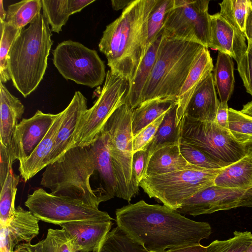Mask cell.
Segmentation results:
<instances>
[{
	"mask_svg": "<svg viewBox=\"0 0 252 252\" xmlns=\"http://www.w3.org/2000/svg\"><path fill=\"white\" fill-rule=\"evenodd\" d=\"M116 222L149 252L199 244L212 233L208 222L191 220L175 209L143 200L117 209Z\"/></svg>",
	"mask_w": 252,
	"mask_h": 252,
	"instance_id": "1",
	"label": "cell"
},
{
	"mask_svg": "<svg viewBox=\"0 0 252 252\" xmlns=\"http://www.w3.org/2000/svg\"><path fill=\"white\" fill-rule=\"evenodd\" d=\"M157 0H134L103 31L98 44L112 72L133 78L145 55L147 24Z\"/></svg>",
	"mask_w": 252,
	"mask_h": 252,
	"instance_id": "2",
	"label": "cell"
},
{
	"mask_svg": "<svg viewBox=\"0 0 252 252\" xmlns=\"http://www.w3.org/2000/svg\"><path fill=\"white\" fill-rule=\"evenodd\" d=\"M49 24L39 13L13 42L8 58L10 79L26 97L35 91L44 75L53 41Z\"/></svg>",
	"mask_w": 252,
	"mask_h": 252,
	"instance_id": "3",
	"label": "cell"
},
{
	"mask_svg": "<svg viewBox=\"0 0 252 252\" xmlns=\"http://www.w3.org/2000/svg\"><path fill=\"white\" fill-rule=\"evenodd\" d=\"M95 171V158L91 145L67 151L48 164L42 173L40 185L51 193L77 200L98 208L111 198L100 189H93L90 179Z\"/></svg>",
	"mask_w": 252,
	"mask_h": 252,
	"instance_id": "4",
	"label": "cell"
},
{
	"mask_svg": "<svg viewBox=\"0 0 252 252\" xmlns=\"http://www.w3.org/2000/svg\"><path fill=\"white\" fill-rule=\"evenodd\" d=\"M204 48L200 44L173 38L162 33L156 60L139 105L157 99H178L195 59Z\"/></svg>",
	"mask_w": 252,
	"mask_h": 252,
	"instance_id": "5",
	"label": "cell"
},
{
	"mask_svg": "<svg viewBox=\"0 0 252 252\" xmlns=\"http://www.w3.org/2000/svg\"><path fill=\"white\" fill-rule=\"evenodd\" d=\"M223 168L210 169L189 163L184 168L172 172L145 176L139 187L150 198L177 210L195 193L214 185L215 178Z\"/></svg>",
	"mask_w": 252,
	"mask_h": 252,
	"instance_id": "6",
	"label": "cell"
},
{
	"mask_svg": "<svg viewBox=\"0 0 252 252\" xmlns=\"http://www.w3.org/2000/svg\"><path fill=\"white\" fill-rule=\"evenodd\" d=\"M132 112L124 102L112 113L102 128L107 135L108 148L117 181V197L128 202L136 195L131 182Z\"/></svg>",
	"mask_w": 252,
	"mask_h": 252,
	"instance_id": "7",
	"label": "cell"
},
{
	"mask_svg": "<svg viewBox=\"0 0 252 252\" xmlns=\"http://www.w3.org/2000/svg\"><path fill=\"white\" fill-rule=\"evenodd\" d=\"M179 126L183 141L204 153L221 167L248 154L246 146L234 140L228 130L221 128L215 121H201L184 115Z\"/></svg>",
	"mask_w": 252,
	"mask_h": 252,
	"instance_id": "8",
	"label": "cell"
},
{
	"mask_svg": "<svg viewBox=\"0 0 252 252\" xmlns=\"http://www.w3.org/2000/svg\"><path fill=\"white\" fill-rule=\"evenodd\" d=\"M128 82L108 70L101 91L93 106L82 115L74 132L70 149L90 145L112 113L125 102Z\"/></svg>",
	"mask_w": 252,
	"mask_h": 252,
	"instance_id": "9",
	"label": "cell"
},
{
	"mask_svg": "<svg viewBox=\"0 0 252 252\" xmlns=\"http://www.w3.org/2000/svg\"><path fill=\"white\" fill-rule=\"evenodd\" d=\"M52 54L54 65L66 80L93 88L105 79V65L97 52L80 42H62Z\"/></svg>",
	"mask_w": 252,
	"mask_h": 252,
	"instance_id": "10",
	"label": "cell"
},
{
	"mask_svg": "<svg viewBox=\"0 0 252 252\" xmlns=\"http://www.w3.org/2000/svg\"><path fill=\"white\" fill-rule=\"evenodd\" d=\"M25 205L39 220L56 225L81 220H113L106 212L77 200L53 195L43 188L29 194Z\"/></svg>",
	"mask_w": 252,
	"mask_h": 252,
	"instance_id": "11",
	"label": "cell"
},
{
	"mask_svg": "<svg viewBox=\"0 0 252 252\" xmlns=\"http://www.w3.org/2000/svg\"><path fill=\"white\" fill-rule=\"evenodd\" d=\"M209 0H174L166 15L163 33L183 41L196 43L208 48L211 40Z\"/></svg>",
	"mask_w": 252,
	"mask_h": 252,
	"instance_id": "12",
	"label": "cell"
},
{
	"mask_svg": "<svg viewBox=\"0 0 252 252\" xmlns=\"http://www.w3.org/2000/svg\"><path fill=\"white\" fill-rule=\"evenodd\" d=\"M238 207H252V188L210 186L187 199L176 210L193 217Z\"/></svg>",
	"mask_w": 252,
	"mask_h": 252,
	"instance_id": "13",
	"label": "cell"
},
{
	"mask_svg": "<svg viewBox=\"0 0 252 252\" xmlns=\"http://www.w3.org/2000/svg\"><path fill=\"white\" fill-rule=\"evenodd\" d=\"M58 114L37 110L28 119H23L16 126L10 145L7 147L14 162L26 160L45 137Z\"/></svg>",
	"mask_w": 252,
	"mask_h": 252,
	"instance_id": "14",
	"label": "cell"
},
{
	"mask_svg": "<svg viewBox=\"0 0 252 252\" xmlns=\"http://www.w3.org/2000/svg\"><path fill=\"white\" fill-rule=\"evenodd\" d=\"M39 220L31 211L18 206L9 222L0 224V252H13L22 243H31L39 232Z\"/></svg>",
	"mask_w": 252,
	"mask_h": 252,
	"instance_id": "15",
	"label": "cell"
},
{
	"mask_svg": "<svg viewBox=\"0 0 252 252\" xmlns=\"http://www.w3.org/2000/svg\"><path fill=\"white\" fill-rule=\"evenodd\" d=\"M210 19L209 48L228 55L237 63L248 48L245 35L234 28L219 13L210 15Z\"/></svg>",
	"mask_w": 252,
	"mask_h": 252,
	"instance_id": "16",
	"label": "cell"
},
{
	"mask_svg": "<svg viewBox=\"0 0 252 252\" xmlns=\"http://www.w3.org/2000/svg\"><path fill=\"white\" fill-rule=\"evenodd\" d=\"M87 109L86 98L80 92H76L68 105L63 110V120L48 159V165L57 160L70 149L78 124Z\"/></svg>",
	"mask_w": 252,
	"mask_h": 252,
	"instance_id": "17",
	"label": "cell"
},
{
	"mask_svg": "<svg viewBox=\"0 0 252 252\" xmlns=\"http://www.w3.org/2000/svg\"><path fill=\"white\" fill-rule=\"evenodd\" d=\"M112 224L111 220H81L60 226L70 236L77 252H93L110 231Z\"/></svg>",
	"mask_w": 252,
	"mask_h": 252,
	"instance_id": "18",
	"label": "cell"
},
{
	"mask_svg": "<svg viewBox=\"0 0 252 252\" xmlns=\"http://www.w3.org/2000/svg\"><path fill=\"white\" fill-rule=\"evenodd\" d=\"M220 101L217 97L212 72L195 90L184 115L201 121L215 122Z\"/></svg>",
	"mask_w": 252,
	"mask_h": 252,
	"instance_id": "19",
	"label": "cell"
},
{
	"mask_svg": "<svg viewBox=\"0 0 252 252\" xmlns=\"http://www.w3.org/2000/svg\"><path fill=\"white\" fill-rule=\"evenodd\" d=\"M213 59L208 48L204 47L195 59L178 97L177 122L184 115L188 103L199 84L214 69Z\"/></svg>",
	"mask_w": 252,
	"mask_h": 252,
	"instance_id": "20",
	"label": "cell"
},
{
	"mask_svg": "<svg viewBox=\"0 0 252 252\" xmlns=\"http://www.w3.org/2000/svg\"><path fill=\"white\" fill-rule=\"evenodd\" d=\"M63 115V111L58 116L47 134L31 156L20 163L19 171L25 182L48 165V159L54 148Z\"/></svg>",
	"mask_w": 252,
	"mask_h": 252,
	"instance_id": "21",
	"label": "cell"
},
{
	"mask_svg": "<svg viewBox=\"0 0 252 252\" xmlns=\"http://www.w3.org/2000/svg\"><path fill=\"white\" fill-rule=\"evenodd\" d=\"M0 142L7 147L10 144L18 122L24 113L25 107L1 82H0Z\"/></svg>",
	"mask_w": 252,
	"mask_h": 252,
	"instance_id": "22",
	"label": "cell"
},
{
	"mask_svg": "<svg viewBox=\"0 0 252 252\" xmlns=\"http://www.w3.org/2000/svg\"><path fill=\"white\" fill-rule=\"evenodd\" d=\"M95 161V171L102 182L103 189L111 198L117 196L118 185L107 145V135L103 129L90 144Z\"/></svg>",
	"mask_w": 252,
	"mask_h": 252,
	"instance_id": "23",
	"label": "cell"
},
{
	"mask_svg": "<svg viewBox=\"0 0 252 252\" xmlns=\"http://www.w3.org/2000/svg\"><path fill=\"white\" fill-rule=\"evenodd\" d=\"M163 31L150 46L143 58L133 78L128 84L125 103L131 109L138 106L140 97L156 60Z\"/></svg>",
	"mask_w": 252,
	"mask_h": 252,
	"instance_id": "24",
	"label": "cell"
},
{
	"mask_svg": "<svg viewBox=\"0 0 252 252\" xmlns=\"http://www.w3.org/2000/svg\"><path fill=\"white\" fill-rule=\"evenodd\" d=\"M188 164L180 152L179 142L162 147L152 155L148 162L145 176L172 172L182 169Z\"/></svg>",
	"mask_w": 252,
	"mask_h": 252,
	"instance_id": "25",
	"label": "cell"
},
{
	"mask_svg": "<svg viewBox=\"0 0 252 252\" xmlns=\"http://www.w3.org/2000/svg\"><path fill=\"white\" fill-rule=\"evenodd\" d=\"M214 185L231 188H252V154L223 167L214 180Z\"/></svg>",
	"mask_w": 252,
	"mask_h": 252,
	"instance_id": "26",
	"label": "cell"
},
{
	"mask_svg": "<svg viewBox=\"0 0 252 252\" xmlns=\"http://www.w3.org/2000/svg\"><path fill=\"white\" fill-rule=\"evenodd\" d=\"M177 103L178 99L175 98L157 99L144 102L133 109L131 115L133 136L138 134Z\"/></svg>",
	"mask_w": 252,
	"mask_h": 252,
	"instance_id": "27",
	"label": "cell"
},
{
	"mask_svg": "<svg viewBox=\"0 0 252 252\" xmlns=\"http://www.w3.org/2000/svg\"><path fill=\"white\" fill-rule=\"evenodd\" d=\"M177 104L165 115L154 137L144 150L146 151L147 167L152 155L157 150L165 146L176 143L180 139L179 126L177 122Z\"/></svg>",
	"mask_w": 252,
	"mask_h": 252,
	"instance_id": "28",
	"label": "cell"
},
{
	"mask_svg": "<svg viewBox=\"0 0 252 252\" xmlns=\"http://www.w3.org/2000/svg\"><path fill=\"white\" fill-rule=\"evenodd\" d=\"M234 66L230 56L218 51L213 74L215 86L221 103H227L233 94L235 84Z\"/></svg>",
	"mask_w": 252,
	"mask_h": 252,
	"instance_id": "29",
	"label": "cell"
},
{
	"mask_svg": "<svg viewBox=\"0 0 252 252\" xmlns=\"http://www.w3.org/2000/svg\"><path fill=\"white\" fill-rule=\"evenodd\" d=\"M42 0H24L8 6L6 22L22 30L40 13Z\"/></svg>",
	"mask_w": 252,
	"mask_h": 252,
	"instance_id": "30",
	"label": "cell"
},
{
	"mask_svg": "<svg viewBox=\"0 0 252 252\" xmlns=\"http://www.w3.org/2000/svg\"><path fill=\"white\" fill-rule=\"evenodd\" d=\"M93 252H149L137 242L117 226L110 231Z\"/></svg>",
	"mask_w": 252,
	"mask_h": 252,
	"instance_id": "31",
	"label": "cell"
},
{
	"mask_svg": "<svg viewBox=\"0 0 252 252\" xmlns=\"http://www.w3.org/2000/svg\"><path fill=\"white\" fill-rule=\"evenodd\" d=\"M174 0H157L147 21L145 53L163 31L166 15L174 6Z\"/></svg>",
	"mask_w": 252,
	"mask_h": 252,
	"instance_id": "32",
	"label": "cell"
},
{
	"mask_svg": "<svg viewBox=\"0 0 252 252\" xmlns=\"http://www.w3.org/2000/svg\"><path fill=\"white\" fill-rule=\"evenodd\" d=\"M33 252H77L69 235L63 228H50L46 238L32 245Z\"/></svg>",
	"mask_w": 252,
	"mask_h": 252,
	"instance_id": "33",
	"label": "cell"
},
{
	"mask_svg": "<svg viewBox=\"0 0 252 252\" xmlns=\"http://www.w3.org/2000/svg\"><path fill=\"white\" fill-rule=\"evenodd\" d=\"M20 176L15 175L11 168L3 186L0 188V224H7L15 213V200Z\"/></svg>",
	"mask_w": 252,
	"mask_h": 252,
	"instance_id": "34",
	"label": "cell"
},
{
	"mask_svg": "<svg viewBox=\"0 0 252 252\" xmlns=\"http://www.w3.org/2000/svg\"><path fill=\"white\" fill-rule=\"evenodd\" d=\"M228 130L237 142L247 145L252 143V117L241 111L228 109Z\"/></svg>",
	"mask_w": 252,
	"mask_h": 252,
	"instance_id": "35",
	"label": "cell"
},
{
	"mask_svg": "<svg viewBox=\"0 0 252 252\" xmlns=\"http://www.w3.org/2000/svg\"><path fill=\"white\" fill-rule=\"evenodd\" d=\"M250 0H224L219 3L220 15L245 35V26Z\"/></svg>",
	"mask_w": 252,
	"mask_h": 252,
	"instance_id": "36",
	"label": "cell"
},
{
	"mask_svg": "<svg viewBox=\"0 0 252 252\" xmlns=\"http://www.w3.org/2000/svg\"><path fill=\"white\" fill-rule=\"evenodd\" d=\"M43 15L51 26V31L59 33L71 13L68 0H42Z\"/></svg>",
	"mask_w": 252,
	"mask_h": 252,
	"instance_id": "37",
	"label": "cell"
},
{
	"mask_svg": "<svg viewBox=\"0 0 252 252\" xmlns=\"http://www.w3.org/2000/svg\"><path fill=\"white\" fill-rule=\"evenodd\" d=\"M0 79L3 84L10 79L8 69L7 58L10 48L22 30L15 28L7 22L0 23Z\"/></svg>",
	"mask_w": 252,
	"mask_h": 252,
	"instance_id": "38",
	"label": "cell"
},
{
	"mask_svg": "<svg viewBox=\"0 0 252 252\" xmlns=\"http://www.w3.org/2000/svg\"><path fill=\"white\" fill-rule=\"evenodd\" d=\"M252 243L251 232L235 231L231 238L212 242L206 246L205 252H244Z\"/></svg>",
	"mask_w": 252,
	"mask_h": 252,
	"instance_id": "39",
	"label": "cell"
},
{
	"mask_svg": "<svg viewBox=\"0 0 252 252\" xmlns=\"http://www.w3.org/2000/svg\"><path fill=\"white\" fill-rule=\"evenodd\" d=\"M180 152L189 164L210 169H217L221 167L204 153L192 146L185 142L181 138L179 141Z\"/></svg>",
	"mask_w": 252,
	"mask_h": 252,
	"instance_id": "40",
	"label": "cell"
},
{
	"mask_svg": "<svg viewBox=\"0 0 252 252\" xmlns=\"http://www.w3.org/2000/svg\"><path fill=\"white\" fill-rule=\"evenodd\" d=\"M147 159L146 151L139 150L133 153L131 182L136 195L138 193L139 184L146 175Z\"/></svg>",
	"mask_w": 252,
	"mask_h": 252,
	"instance_id": "41",
	"label": "cell"
},
{
	"mask_svg": "<svg viewBox=\"0 0 252 252\" xmlns=\"http://www.w3.org/2000/svg\"><path fill=\"white\" fill-rule=\"evenodd\" d=\"M237 64L246 92L252 96V48L249 44L246 53Z\"/></svg>",
	"mask_w": 252,
	"mask_h": 252,
	"instance_id": "42",
	"label": "cell"
},
{
	"mask_svg": "<svg viewBox=\"0 0 252 252\" xmlns=\"http://www.w3.org/2000/svg\"><path fill=\"white\" fill-rule=\"evenodd\" d=\"M165 114L160 116L133 137L132 148L133 153L139 150H144L152 140L161 124Z\"/></svg>",
	"mask_w": 252,
	"mask_h": 252,
	"instance_id": "43",
	"label": "cell"
},
{
	"mask_svg": "<svg viewBox=\"0 0 252 252\" xmlns=\"http://www.w3.org/2000/svg\"><path fill=\"white\" fill-rule=\"evenodd\" d=\"M0 184L3 186L12 168L13 163L7 148L0 144Z\"/></svg>",
	"mask_w": 252,
	"mask_h": 252,
	"instance_id": "44",
	"label": "cell"
},
{
	"mask_svg": "<svg viewBox=\"0 0 252 252\" xmlns=\"http://www.w3.org/2000/svg\"><path fill=\"white\" fill-rule=\"evenodd\" d=\"M228 106L227 103L220 101L216 113L215 122L222 129L228 130Z\"/></svg>",
	"mask_w": 252,
	"mask_h": 252,
	"instance_id": "45",
	"label": "cell"
},
{
	"mask_svg": "<svg viewBox=\"0 0 252 252\" xmlns=\"http://www.w3.org/2000/svg\"><path fill=\"white\" fill-rule=\"evenodd\" d=\"M206 248L199 244L170 249L164 252H205Z\"/></svg>",
	"mask_w": 252,
	"mask_h": 252,
	"instance_id": "46",
	"label": "cell"
},
{
	"mask_svg": "<svg viewBox=\"0 0 252 252\" xmlns=\"http://www.w3.org/2000/svg\"><path fill=\"white\" fill-rule=\"evenodd\" d=\"M94 1L95 0H68L71 14L80 12L84 7Z\"/></svg>",
	"mask_w": 252,
	"mask_h": 252,
	"instance_id": "47",
	"label": "cell"
},
{
	"mask_svg": "<svg viewBox=\"0 0 252 252\" xmlns=\"http://www.w3.org/2000/svg\"><path fill=\"white\" fill-rule=\"evenodd\" d=\"M245 35L248 42H252V6L250 3L245 26Z\"/></svg>",
	"mask_w": 252,
	"mask_h": 252,
	"instance_id": "48",
	"label": "cell"
},
{
	"mask_svg": "<svg viewBox=\"0 0 252 252\" xmlns=\"http://www.w3.org/2000/svg\"><path fill=\"white\" fill-rule=\"evenodd\" d=\"M134 0H112L111 4L112 8L115 10H119L126 8Z\"/></svg>",
	"mask_w": 252,
	"mask_h": 252,
	"instance_id": "49",
	"label": "cell"
},
{
	"mask_svg": "<svg viewBox=\"0 0 252 252\" xmlns=\"http://www.w3.org/2000/svg\"><path fill=\"white\" fill-rule=\"evenodd\" d=\"M13 252H33L31 243H22L17 245Z\"/></svg>",
	"mask_w": 252,
	"mask_h": 252,
	"instance_id": "50",
	"label": "cell"
},
{
	"mask_svg": "<svg viewBox=\"0 0 252 252\" xmlns=\"http://www.w3.org/2000/svg\"><path fill=\"white\" fill-rule=\"evenodd\" d=\"M241 111L244 113L252 117V101L244 104Z\"/></svg>",
	"mask_w": 252,
	"mask_h": 252,
	"instance_id": "51",
	"label": "cell"
},
{
	"mask_svg": "<svg viewBox=\"0 0 252 252\" xmlns=\"http://www.w3.org/2000/svg\"><path fill=\"white\" fill-rule=\"evenodd\" d=\"M6 14V11L4 9L3 1L0 0V23L5 22Z\"/></svg>",
	"mask_w": 252,
	"mask_h": 252,
	"instance_id": "52",
	"label": "cell"
},
{
	"mask_svg": "<svg viewBox=\"0 0 252 252\" xmlns=\"http://www.w3.org/2000/svg\"><path fill=\"white\" fill-rule=\"evenodd\" d=\"M246 148L247 149L248 154H252V143L250 144L247 145H246Z\"/></svg>",
	"mask_w": 252,
	"mask_h": 252,
	"instance_id": "53",
	"label": "cell"
},
{
	"mask_svg": "<svg viewBox=\"0 0 252 252\" xmlns=\"http://www.w3.org/2000/svg\"><path fill=\"white\" fill-rule=\"evenodd\" d=\"M244 252H252V243Z\"/></svg>",
	"mask_w": 252,
	"mask_h": 252,
	"instance_id": "54",
	"label": "cell"
},
{
	"mask_svg": "<svg viewBox=\"0 0 252 252\" xmlns=\"http://www.w3.org/2000/svg\"><path fill=\"white\" fill-rule=\"evenodd\" d=\"M248 44H249L251 46V47L252 48V42H248Z\"/></svg>",
	"mask_w": 252,
	"mask_h": 252,
	"instance_id": "55",
	"label": "cell"
},
{
	"mask_svg": "<svg viewBox=\"0 0 252 252\" xmlns=\"http://www.w3.org/2000/svg\"><path fill=\"white\" fill-rule=\"evenodd\" d=\"M250 2H251V5L252 6V0H250Z\"/></svg>",
	"mask_w": 252,
	"mask_h": 252,
	"instance_id": "56",
	"label": "cell"
},
{
	"mask_svg": "<svg viewBox=\"0 0 252 252\" xmlns=\"http://www.w3.org/2000/svg\"></svg>",
	"mask_w": 252,
	"mask_h": 252,
	"instance_id": "57",
	"label": "cell"
}]
</instances>
